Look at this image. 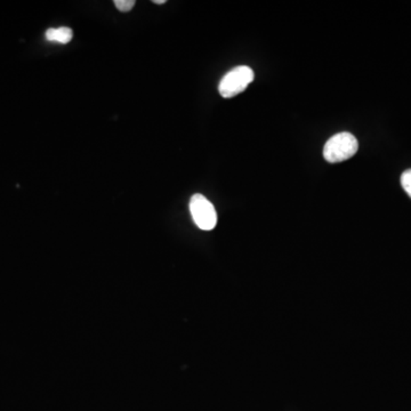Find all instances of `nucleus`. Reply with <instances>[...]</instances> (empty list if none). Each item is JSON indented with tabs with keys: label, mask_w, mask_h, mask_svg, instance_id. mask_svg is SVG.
<instances>
[{
	"label": "nucleus",
	"mask_w": 411,
	"mask_h": 411,
	"mask_svg": "<svg viewBox=\"0 0 411 411\" xmlns=\"http://www.w3.org/2000/svg\"><path fill=\"white\" fill-rule=\"evenodd\" d=\"M254 78L255 75L249 66H237L222 78L218 85V92L224 99H231L247 90V87L253 83Z\"/></svg>",
	"instance_id": "nucleus-2"
},
{
	"label": "nucleus",
	"mask_w": 411,
	"mask_h": 411,
	"mask_svg": "<svg viewBox=\"0 0 411 411\" xmlns=\"http://www.w3.org/2000/svg\"><path fill=\"white\" fill-rule=\"evenodd\" d=\"M153 3L157 4V5H164L166 0H153Z\"/></svg>",
	"instance_id": "nucleus-7"
},
{
	"label": "nucleus",
	"mask_w": 411,
	"mask_h": 411,
	"mask_svg": "<svg viewBox=\"0 0 411 411\" xmlns=\"http://www.w3.org/2000/svg\"><path fill=\"white\" fill-rule=\"evenodd\" d=\"M358 140L351 133H338L327 141L323 148V157L328 162L337 164L349 160L358 153Z\"/></svg>",
	"instance_id": "nucleus-1"
},
{
	"label": "nucleus",
	"mask_w": 411,
	"mask_h": 411,
	"mask_svg": "<svg viewBox=\"0 0 411 411\" xmlns=\"http://www.w3.org/2000/svg\"><path fill=\"white\" fill-rule=\"evenodd\" d=\"M401 185H403V190L411 198V169L405 170L401 176Z\"/></svg>",
	"instance_id": "nucleus-6"
},
{
	"label": "nucleus",
	"mask_w": 411,
	"mask_h": 411,
	"mask_svg": "<svg viewBox=\"0 0 411 411\" xmlns=\"http://www.w3.org/2000/svg\"><path fill=\"white\" fill-rule=\"evenodd\" d=\"M114 6L117 9H119L120 12L127 13L135 6V1L134 0H116Z\"/></svg>",
	"instance_id": "nucleus-5"
},
{
	"label": "nucleus",
	"mask_w": 411,
	"mask_h": 411,
	"mask_svg": "<svg viewBox=\"0 0 411 411\" xmlns=\"http://www.w3.org/2000/svg\"><path fill=\"white\" fill-rule=\"evenodd\" d=\"M190 213L196 225L203 231H210L218 224L214 206L203 194H194L191 198Z\"/></svg>",
	"instance_id": "nucleus-3"
},
{
	"label": "nucleus",
	"mask_w": 411,
	"mask_h": 411,
	"mask_svg": "<svg viewBox=\"0 0 411 411\" xmlns=\"http://www.w3.org/2000/svg\"><path fill=\"white\" fill-rule=\"evenodd\" d=\"M73 38V31L68 27L52 28L46 31V39L48 42L68 44Z\"/></svg>",
	"instance_id": "nucleus-4"
}]
</instances>
